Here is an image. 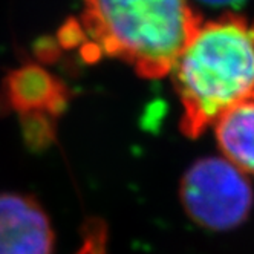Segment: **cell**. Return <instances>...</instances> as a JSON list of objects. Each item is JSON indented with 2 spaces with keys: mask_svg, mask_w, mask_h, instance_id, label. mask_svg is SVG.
I'll return each instance as SVG.
<instances>
[{
  "mask_svg": "<svg viewBox=\"0 0 254 254\" xmlns=\"http://www.w3.org/2000/svg\"><path fill=\"white\" fill-rule=\"evenodd\" d=\"M201 2L211 5V6H233V8H238L241 6L245 0H201Z\"/></svg>",
  "mask_w": 254,
  "mask_h": 254,
  "instance_id": "obj_8",
  "label": "cell"
},
{
  "mask_svg": "<svg viewBox=\"0 0 254 254\" xmlns=\"http://www.w3.org/2000/svg\"><path fill=\"white\" fill-rule=\"evenodd\" d=\"M214 133L231 164L254 175V98L227 111L214 123Z\"/></svg>",
  "mask_w": 254,
  "mask_h": 254,
  "instance_id": "obj_6",
  "label": "cell"
},
{
  "mask_svg": "<svg viewBox=\"0 0 254 254\" xmlns=\"http://www.w3.org/2000/svg\"><path fill=\"white\" fill-rule=\"evenodd\" d=\"M103 239V233H100L98 230L92 231V233H89L86 236V241L83 244V247L80 248V251L77 254H92L95 247L98 245V242Z\"/></svg>",
  "mask_w": 254,
  "mask_h": 254,
  "instance_id": "obj_7",
  "label": "cell"
},
{
  "mask_svg": "<svg viewBox=\"0 0 254 254\" xmlns=\"http://www.w3.org/2000/svg\"><path fill=\"white\" fill-rule=\"evenodd\" d=\"M181 130L201 136L227 111L254 98V20L227 12L201 23L172 72Z\"/></svg>",
  "mask_w": 254,
  "mask_h": 254,
  "instance_id": "obj_1",
  "label": "cell"
},
{
  "mask_svg": "<svg viewBox=\"0 0 254 254\" xmlns=\"http://www.w3.org/2000/svg\"><path fill=\"white\" fill-rule=\"evenodd\" d=\"M56 234L37 199L0 193V254H54Z\"/></svg>",
  "mask_w": 254,
  "mask_h": 254,
  "instance_id": "obj_4",
  "label": "cell"
},
{
  "mask_svg": "<svg viewBox=\"0 0 254 254\" xmlns=\"http://www.w3.org/2000/svg\"><path fill=\"white\" fill-rule=\"evenodd\" d=\"M181 202L190 219L211 231L242 225L253 210L254 193L244 172L224 158H204L181 181Z\"/></svg>",
  "mask_w": 254,
  "mask_h": 254,
  "instance_id": "obj_3",
  "label": "cell"
},
{
  "mask_svg": "<svg viewBox=\"0 0 254 254\" xmlns=\"http://www.w3.org/2000/svg\"><path fill=\"white\" fill-rule=\"evenodd\" d=\"M0 98L20 118L43 117L57 121L69 101V90L45 67L25 64L11 70L3 80Z\"/></svg>",
  "mask_w": 254,
  "mask_h": 254,
  "instance_id": "obj_5",
  "label": "cell"
},
{
  "mask_svg": "<svg viewBox=\"0 0 254 254\" xmlns=\"http://www.w3.org/2000/svg\"><path fill=\"white\" fill-rule=\"evenodd\" d=\"M199 25L189 0H84L80 34L94 59H118L156 80L170 74Z\"/></svg>",
  "mask_w": 254,
  "mask_h": 254,
  "instance_id": "obj_2",
  "label": "cell"
}]
</instances>
